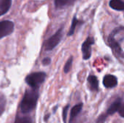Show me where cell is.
Here are the masks:
<instances>
[{"label":"cell","instance_id":"obj_1","mask_svg":"<svg viewBox=\"0 0 124 123\" xmlns=\"http://www.w3.org/2000/svg\"><path fill=\"white\" fill-rule=\"evenodd\" d=\"M39 96V88H31L25 91L20 104V109L23 114H28L36 108Z\"/></svg>","mask_w":124,"mask_h":123},{"label":"cell","instance_id":"obj_2","mask_svg":"<svg viewBox=\"0 0 124 123\" xmlns=\"http://www.w3.org/2000/svg\"><path fill=\"white\" fill-rule=\"evenodd\" d=\"M46 76V74L43 72H33L27 75L25 78V82L31 88H39V87L44 82Z\"/></svg>","mask_w":124,"mask_h":123},{"label":"cell","instance_id":"obj_3","mask_svg":"<svg viewBox=\"0 0 124 123\" xmlns=\"http://www.w3.org/2000/svg\"><path fill=\"white\" fill-rule=\"evenodd\" d=\"M108 43L110 47L111 48V50L113 51V54L115 55L116 57L120 58V59H124V51L121 47V45L116 40L115 35L113 33H110L108 38Z\"/></svg>","mask_w":124,"mask_h":123},{"label":"cell","instance_id":"obj_4","mask_svg":"<svg viewBox=\"0 0 124 123\" xmlns=\"http://www.w3.org/2000/svg\"><path fill=\"white\" fill-rule=\"evenodd\" d=\"M62 30L63 28H60L53 36L46 41L44 47L46 51H51L54 49L59 44L62 37Z\"/></svg>","mask_w":124,"mask_h":123},{"label":"cell","instance_id":"obj_5","mask_svg":"<svg viewBox=\"0 0 124 123\" xmlns=\"http://www.w3.org/2000/svg\"><path fill=\"white\" fill-rule=\"evenodd\" d=\"M94 44V38L93 37H88L81 46V51L83 59L84 60L89 59L92 56V46Z\"/></svg>","mask_w":124,"mask_h":123},{"label":"cell","instance_id":"obj_6","mask_svg":"<svg viewBox=\"0 0 124 123\" xmlns=\"http://www.w3.org/2000/svg\"><path fill=\"white\" fill-rule=\"evenodd\" d=\"M14 30V23L10 20L0 22V39L10 35Z\"/></svg>","mask_w":124,"mask_h":123},{"label":"cell","instance_id":"obj_7","mask_svg":"<svg viewBox=\"0 0 124 123\" xmlns=\"http://www.w3.org/2000/svg\"><path fill=\"white\" fill-rule=\"evenodd\" d=\"M103 85L108 88H114L118 85V79L113 75H106L103 78Z\"/></svg>","mask_w":124,"mask_h":123},{"label":"cell","instance_id":"obj_8","mask_svg":"<svg viewBox=\"0 0 124 123\" xmlns=\"http://www.w3.org/2000/svg\"><path fill=\"white\" fill-rule=\"evenodd\" d=\"M121 104H122V99H121V98H118V99H116V100L112 103V104L109 107V108H108V109L107 110V112H106L105 114H106L108 116L113 115L114 113H116V112L118 111V109H119V108H120Z\"/></svg>","mask_w":124,"mask_h":123},{"label":"cell","instance_id":"obj_9","mask_svg":"<svg viewBox=\"0 0 124 123\" xmlns=\"http://www.w3.org/2000/svg\"><path fill=\"white\" fill-rule=\"evenodd\" d=\"M83 108V104L80 103L76 105H75L70 111V120H69V123H73L74 120L76 119V117L78 115V114L81 112V111L82 110Z\"/></svg>","mask_w":124,"mask_h":123},{"label":"cell","instance_id":"obj_10","mask_svg":"<svg viewBox=\"0 0 124 123\" xmlns=\"http://www.w3.org/2000/svg\"><path fill=\"white\" fill-rule=\"evenodd\" d=\"M89 88L92 91H97L99 90V80L95 75H89L87 78Z\"/></svg>","mask_w":124,"mask_h":123},{"label":"cell","instance_id":"obj_11","mask_svg":"<svg viewBox=\"0 0 124 123\" xmlns=\"http://www.w3.org/2000/svg\"><path fill=\"white\" fill-rule=\"evenodd\" d=\"M12 5V0H0V17L6 14Z\"/></svg>","mask_w":124,"mask_h":123},{"label":"cell","instance_id":"obj_12","mask_svg":"<svg viewBox=\"0 0 124 123\" xmlns=\"http://www.w3.org/2000/svg\"><path fill=\"white\" fill-rule=\"evenodd\" d=\"M110 7L117 11H124V1L123 0H110Z\"/></svg>","mask_w":124,"mask_h":123},{"label":"cell","instance_id":"obj_13","mask_svg":"<svg viewBox=\"0 0 124 123\" xmlns=\"http://www.w3.org/2000/svg\"><path fill=\"white\" fill-rule=\"evenodd\" d=\"M76 0H54V5L56 8L61 9L67 6H70L75 2Z\"/></svg>","mask_w":124,"mask_h":123},{"label":"cell","instance_id":"obj_14","mask_svg":"<svg viewBox=\"0 0 124 123\" xmlns=\"http://www.w3.org/2000/svg\"><path fill=\"white\" fill-rule=\"evenodd\" d=\"M14 123H32V120L30 116L17 115Z\"/></svg>","mask_w":124,"mask_h":123},{"label":"cell","instance_id":"obj_15","mask_svg":"<svg viewBox=\"0 0 124 123\" xmlns=\"http://www.w3.org/2000/svg\"><path fill=\"white\" fill-rule=\"evenodd\" d=\"M79 23V20H78V19L76 18V16L75 15L73 18V20H72V23H71V26L70 28V30H69V32L68 33V36H72L74 32H75V30H76V28L77 26V25Z\"/></svg>","mask_w":124,"mask_h":123},{"label":"cell","instance_id":"obj_16","mask_svg":"<svg viewBox=\"0 0 124 123\" xmlns=\"http://www.w3.org/2000/svg\"><path fill=\"white\" fill-rule=\"evenodd\" d=\"M6 99L4 96L1 94H0V116L3 114V112L5 110L6 107Z\"/></svg>","mask_w":124,"mask_h":123},{"label":"cell","instance_id":"obj_17","mask_svg":"<svg viewBox=\"0 0 124 123\" xmlns=\"http://www.w3.org/2000/svg\"><path fill=\"white\" fill-rule=\"evenodd\" d=\"M72 65H73V57H70L65 65V67H64L65 73H68L70 72V70L72 67Z\"/></svg>","mask_w":124,"mask_h":123},{"label":"cell","instance_id":"obj_18","mask_svg":"<svg viewBox=\"0 0 124 123\" xmlns=\"http://www.w3.org/2000/svg\"><path fill=\"white\" fill-rule=\"evenodd\" d=\"M70 105H67L64 107L63 110H62V120L64 123H66V120H67V115H68V112L69 109Z\"/></svg>","mask_w":124,"mask_h":123},{"label":"cell","instance_id":"obj_19","mask_svg":"<svg viewBox=\"0 0 124 123\" xmlns=\"http://www.w3.org/2000/svg\"><path fill=\"white\" fill-rule=\"evenodd\" d=\"M108 116L105 113V114H102L98 118H97V123H104L105 122V120H106V119H107V117H108Z\"/></svg>","mask_w":124,"mask_h":123},{"label":"cell","instance_id":"obj_20","mask_svg":"<svg viewBox=\"0 0 124 123\" xmlns=\"http://www.w3.org/2000/svg\"><path fill=\"white\" fill-rule=\"evenodd\" d=\"M118 112L121 117H124V104H121V107H120Z\"/></svg>","mask_w":124,"mask_h":123},{"label":"cell","instance_id":"obj_21","mask_svg":"<svg viewBox=\"0 0 124 123\" xmlns=\"http://www.w3.org/2000/svg\"><path fill=\"white\" fill-rule=\"evenodd\" d=\"M42 63L44 65H49L51 63V59L49 57H46L42 60Z\"/></svg>","mask_w":124,"mask_h":123}]
</instances>
